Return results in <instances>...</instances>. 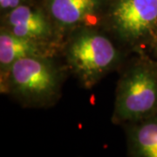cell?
Wrapping results in <instances>:
<instances>
[{
	"instance_id": "obj_6",
	"label": "cell",
	"mask_w": 157,
	"mask_h": 157,
	"mask_svg": "<svg viewBox=\"0 0 157 157\" xmlns=\"http://www.w3.org/2000/svg\"><path fill=\"white\" fill-rule=\"evenodd\" d=\"M41 3L59 33L83 26L105 9L107 0H41Z\"/></svg>"
},
{
	"instance_id": "obj_4",
	"label": "cell",
	"mask_w": 157,
	"mask_h": 157,
	"mask_svg": "<svg viewBox=\"0 0 157 157\" xmlns=\"http://www.w3.org/2000/svg\"><path fill=\"white\" fill-rule=\"evenodd\" d=\"M106 19L118 39L136 45L157 28V0H107Z\"/></svg>"
},
{
	"instance_id": "obj_2",
	"label": "cell",
	"mask_w": 157,
	"mask_h": 157,
	"mask_svg": "<svg viewBox=\"0 0 157 157\" xmlns=\"http://www.w3.org/2000/svg\"><path fill=\"white\" fill-rule=\"evenodd\" d=\"M65 56L69 68L86 88L95 86L121 59L112 41L88 26L74 30L67 43Z\"/></svg>"
},
{
	"instance_id": "obj_3",
	"label": "cell",
	"mask_w": 157,
	"mask_h": 157,
	"mask_svg": "<svg viewBox=\"0 0 157 157\" xmlns=\"http://www.w3.org/2000/svg\"><path fill=\"white\" fill-rule=\"evenodd\" d=\"M157 107V73L144 63L128 68L116 88L112 121L128 124L147 118Z\"/></svg>"
},
{
	"instance_id": "obj_9",
	"label": "cell",
	"mask_w": 157,
	"mask_h": 157,
	"mask_svg": "<svg viewBox=\"0 0 157 157\" xmlns=\"http://www.w3.org/2000/svg\"><path fill=\"white\" fill-rule=\"evenodd\" d=\"M31 0H0V9L1 12L5 13L6 11L14 9L24 3L29 2Z\"/></svg>"
},
{
	"instance_id": "obj_5",
	"label": "cell",
	"mask_w": 157,
	"mask_h": 157,
	"mask_svg": "<svg viewBox=\"0 0 157 157\" xmlns=\"http://www.w3.org/2000/svg\"><path fill=\"white\" fill-rule=\"evenodd\" d=\"M1 27L16 36L52 45L59 31L43 6L31 0L2 15Z\"/></svg>"
},
{
	"instance_id": "obj_1",
	"label": "cell",
	"mask_w": 157,
	"mask_h": 157,
	"mask_svg": "<svg viewBox=\"0 0 157 157\" xmlns=\"http://www.w3.org/2000/svg\"><path fill=\"white\" fill-rule=\"evenodd\" d=\"M62 75L48 56H29L14 62L1 76V92L25 106L45 107L59 97Z\"/></svg>"
},
{
	"instance_id": "obj_8",
	"label": "cell",
	"mask_w": 157,
	"mask_h": 157,
	"mask_svg": "<svg viewBox=\"0 0 157 157\" xmlns=\"http://www.w3.org/2000/svg\"><path fill=\"white\" fill-rule=\"evenodd\" d=\"M146 119L129 123V153L134 156L157 157V121Z\"/></svg>"
},
{
	"instance_id": "obj_7",
	"label": "cell",
	"mask_w": 157,
	"mask_h": 157,
	"mask_svg": "<svg viewBox=\"0 0 157 157\" xmlns=\"http://www.w3.org/2000/svg\"><path fill=\"white\" fill-rule=\"evenodd\" d=\"M52 45L37 42L16 36L4 27L0 30V70L1 76L9 70L11 65L20 59L29 56L52 57Z\"/></svg>"
}]
</instances>
